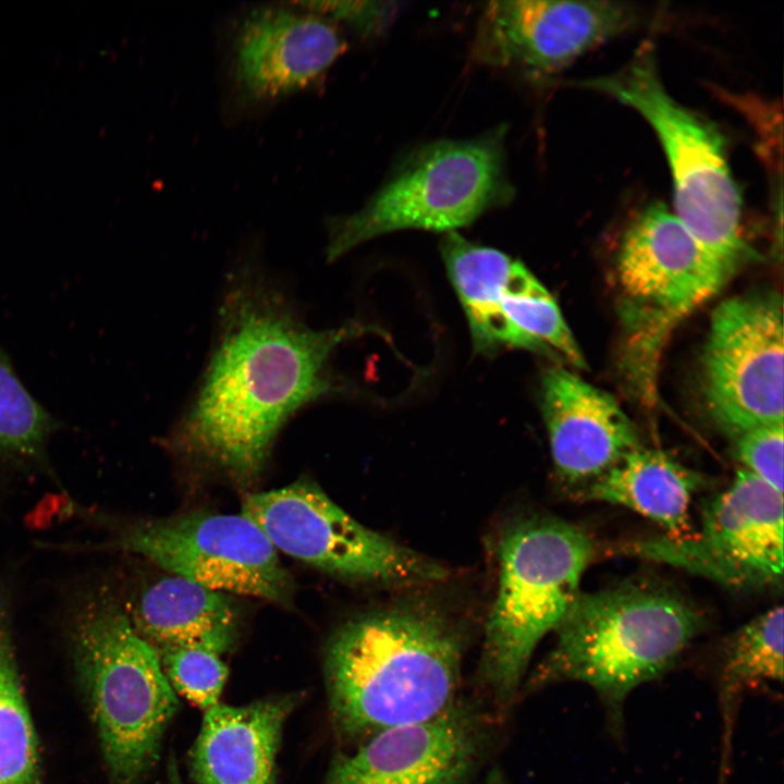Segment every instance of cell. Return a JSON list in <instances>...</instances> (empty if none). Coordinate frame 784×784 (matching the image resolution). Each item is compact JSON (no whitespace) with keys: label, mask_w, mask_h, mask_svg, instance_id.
I'll list each match as a JSON object with an SVG mask.
<instances>
[{"label":"cell","mask_w":784,"mask_h":784,"mask_svg":"<svg viewBox=\"0 0 784 784\" xmlns=\"http://www.w3.org/2000/svg\"><path fill=\"white\" fill-rule=\"evenodd\" d=\"M351 331L311 328L278 282L237 269L175 446L236 478L255 476L290 418L333 391L331 354Z\"/></svg>","instance_id":"1"},{"label":"cell","mask_w":784,"mask_h":784,"mask_svg":"<svg viewBox=\"0 0 784 784\" xmlns=\"http://www.w3.org/2000/svg\"><path fill=\"white\" fill-rule=\"evenodd\" d=\"M463 653L461 629L427 601L346 622L331 637L323 664L336 734L356 746L443 713L461 698Z\"/></svg>","instance_id":"2"},{"label":"cell","mask_w":784,"mask_h":784,"mask_svg":"<svg viewBox=\"0 0 784 784\" xmlns=\"http://www.w3.org/2000/svg\"><path fill=\"white\" fill-rule=\"evenodd\" d=\"M702 628L700 612L661 584L634 580L580 591L526 689L586 684L617 728L628 695L670 671Z\"/></svg>","instance_id":"3"},{"label":"cell","mask_w":784,"mask_h":784,"mask_svg":"<svg viewBox=\"0 0 784 784\" xmlns=\"http://www.w3.org/2000/svg\"><path fill=\"white\" fill-rule=\"evenodd\" d=\"M596 554L587 531L555 517L524 518L502 532L478 671L494 708L505 710L517 697L534 651L562 623Z\"/></svg>","instance_id":"4"},{"label":"cell","mask_w":784,"mask_h":784,"mask_svg":"<svg viewBox=\"0 0 784 784\" xmlns=\"http://www.w3.org/2000/svg\"><path fill=\"white\" fill-rule=\"evenodd\" d=\"M71 639L110 774L118 784H137L159 758L177 695L156 649L105 592L78 604Z\"/></svg>","instance_id":"5"},{"label":"cell","mask_w":784,"mask_h":784,"mask_svg":"<svg viewBox=\"0 0 784 784\" xmlns=\"http://www.w3.org/2000/svg\"><path fill=\"white\" fill-rule=\"evenodd\" d=\"M506 126L471 139H443L413 150L357 211L327 222L328 261L379 235L405 229L455 232L507 205Z\"/></svg>","instance_id":"6"},{"label":"cell","mask_w":784,"mask_h":784,"mask_svg":"<svg viewBox=\"0 0 784 784\" xmlns=\"http://www.w3.org/2000/svg\"><path fill=\"white\" fill-rule=\"evenodd\" d=\"M635 109L656 132L671 169L675 216L731 275L747 255L742 196L716 126L677 102L660 78L653 45L644 42L620 70L578 83Z\"/></svg>","instance_id":"7"},{"label":"cell","mask_w":784,"mask_h":784,"mask_svg":"<svg viewBox=\"0 0 784 784\" xmlns=\"http://www.w3.org/2000/svg\"><path fill=\"white\" fill-rule=\"evenodd\" d=\"M241 513L277 551L341 578L411 586L448 574L436 561L358 523L309 480L249 494Z\"/></svg>","instance_id":"8"},{"label":"cell","mask_w":784,"mask_h":784,"mask_svg":"<svg viewBox=\"0 0 784 784\" xmlns=\"http://www.w3.org/2000/svg\"><path fill=\"white\" fill-rule=\"evenodd\" d=\"M139 554L174 576L209 589L287 605L293 584L277 549L244 514L192 512L130 524L110 541L84 549Z\"/></svg>","instance_id":"9"},{"label":"cell","mask_w":784,"mask_h":784,"mask_svg":"<svg viewBox=\"0 0 784 784\" xmlns=\"http://www.w3.org/2000/svg\"><path fill=\"white\" fill-rule=\"evenodd\" d=\"M622 550L738 590L781 586L783 493L742 468L706 503L696 534L647 538Z\"/></svg>","instance_id":"10"},{"label":"cell","mask_w":784,"mask_h":784,"mask_svg":"<svg viewBox=\"0 0 784 784\" xmlns=\"http://www.w3.org/2000/svg\"><path fill=\"white\" fill-rule=\"evenodd\" d=\"M783 341L775 294L736 296L713 311L702 387L708 412L727 433L783 424Z\"/></svg>","instance_id":"11"},{"label":"cell","mask_w":784,"mask_h":784,"mask_svg":"<svg viewBox=\"0 0 784 784\" xmlns=\"http://www.w3.org/2000/svg\"><path fill=\"white\" fill-rule=\"evenodd\" d=\"M627 319L645 322V339L708 301L731 274L663 203L642 210L625 232L617 259Z\"/></svg>","instance_id":"12"},{"label":"cell","mask_w":784,"mask_h":784,"mask_svg":"<svg viewBox=\"0 0 784 784\" xmlns=\"http://www.w3.org/2000/svg\"><path fill=\"white\" fill-rule=\"evenodd\" d=\"M491 714L460 698L438 716L338 752L323 784H469L492 738Z\"/></svg>","instance_id":"13"},{"label":"cell","mask_w":784,"mask_h":784,"mask_svg":"<svg viewBox=\"0 0 784 784\" xmlns=\"http://www.w3.org/2000/svg\"><path fill=\"white\" fill-rule=\"evenodd\" d=\"M636 20V11L621 2L491 1L479 17L471 54L481 64L550 75Z\"/></svg>","instance_id":"14"},{"label":"cell","mask_w":784,"mask_h":784,"mask_svg":"<svg viewBox=\"0 0 784 784\" xmlns=\"http://www.w3.org/2000/svg\"><path fill=\"white\" fill-rule=\"evenodd\" d=\"M234 78L245 99H275L311 84L345 51L332 21L279 7L252 10L234 39Z\"/></svg>","instance_id":"15"},{"label":"cell","mask_w":784,"mask_h":784,"mask_svg":"<svg viewBox=\"0 0 784 784\" xmlns=\"http://www.w3.org/2000/svg\"><path fill=\"white\" fill-rule=\"evenodd\" d=\"M540 407L555 471L568 486H583L640 446L616 400L561 366L543 373Z\"/></svg>","instance_id":"16"},{"label":"cell","mask_w":784,"mask_h":784,"mask_svg":"<svg viewBox=\"0 0 784 784\" xmlns=\"http://www.w3.org/2000/svg\"><path fill=\"white\" fill-rule=\"evenodd\" d=\"M296 698L280 696L248 705L218 702L207 711L189 751L196 784H275V759Z\"/></svg>","instance_id":"17"},{"label":"cell","mask_w":784,"mask_h":784,"mask_svg":"<svg viewBox=\"0 0 784 784\" xmlns=\"http://www.w3.org/2000/svg\"><path fill=\"white\" fill-rule=\"evenodd\" d=\"M703 477L662 451L636 448L578 487L584 501L624 506L652 520L664 536L688 535L690 506Z\"/></svg>","instance_id":"18"},{"label":"cell","mask_w":784,"mask_h":784,"mask_svg":"<svg viewBox=\"0 0 784 784\" xmlns=\"http://www.w3.org/2000/svg\"><path fill=\"white\" fill-rule=\"evenodd\" d=\"M134 624L155 649L191 648L221 656L235 644L238 615L229 595L173 575L143 592Z\"/></svg>","instance_id":"19"},{"label":"cell","mask_w":784,"mask_h":784,"mask_svg":"<svg viewBox=\"0 0 784 784\" xmlns=\"http://www.w3.org/2000/svg\"><path fill=\"white\" fill-rule=\"evenodd\" d=\"M440 249L467 317L475 348L481 353L519 348L501 310L503 285L514 259L498 249L469 242L457 232L446 233Z\"/></svg>","instance_id":"20"},{"label":"cell","mask_w":784,"mask_h":784,"mask_svg":"<svg viewBox=\"0 0 784 784\" xmlns=\"http://www.w3.org/2000/svg\"><path fill=\"white\" fill-rule=\"evenodd\" d=\"M501 310L519 348L553 356L577 368L586 367L555 299L518 260H513L504 282Z\"/></svg>","instance_id":"21"},{"label":"cell","mask_w":784,"mask_h":784,"mask_svg":"<svg viewBox=\"0 0 784 784\" xmlns=\"http://www.w3.org/2000/svg\"><path fill=\"white\" fill-rule=\"evenodd\" d=\"M22 688L8 593L0 586V784H41L38 739Z\"/></svg>","instance_id":"22"},{"label":"cell","mask_w":784,"mask_h":784,"mask_svg":"<svg viewBox=\"0 0 784 784\" xmlns=\"http://www.w3.org/2000/svg\"><path fill=\"white\" fill-rule=\"evenodd\" d=\"M784 617L775 605L738 628L725 642L720 669L724 701L750 688L782 683Z\"/></svg>","instance_id":"23"},{"label":"cell","mask_w":784,"mask_h":784,"mask_svg":"<svg viewBox=\"0 0 784 784\" xmlns=\"http://www.w3.org/2000/svg\"><path fill=\"white\" fill-rule=\"evenodd\" d=\"M52 429L49 414L0 353V455L36 456Z\"/></svg>","instance_id":"24"},{"label":"cell","mask_w":784,"mask_h":784,"mask_svg":"<svg viewBox=\"0 0 784 784\" xmlns=\"http://www.w3.org/2000/svg\"><path fill=\"white\" fill-rule=\"evenodd\" d=\"M162 671L176 695L207 711L219 702L228 677L220 656L200 649H156Z\"/></svg>","instance_id":"25"},{"label":"cell","mask_w":784,"mask_h":784,"mask_svg":"<svg viewBox=\"0 0 784 784\" xmlns=\"http://www.w3.org/2000/svg\"><path fill=\"white\" fill-rule=\"evenodd\" d=\"M783 429V424L767 425L735 437V453L744 469L782 493Z\"/></svg>","instance_id":"26"},{"label":"cell","mask_w":784,"mask_h":784,"mask_svg":"<svg viewBox=\"0 0 784 784\" xmlns=\"http://www.w3.org/2000/svg\"><path fill=\"white\" fill-rule=\"evenodd\" d=\"M294 4L299 10L346 24L364 36L381 33L396 11L393 2L383 1H299Z\"/></svg>","instance_id":"27"},{"label":"cell","mask_w":784,"mask_h":784,"mask_svg":"<svg viewBox=\"0 0 784 784\" xmlns=\"http://www.w3.org/2000/svg\"><path fill=\"white\" fill-rule=\"evenodd\" d=\"M168 784H184L180 777L176 762L173 758L170 759L168 764Z\"/></svg>","instance_id":"28"},{"label":"cell","mask_w":784,"mask_h":784,"mask_svg":"<svg viewBox=\"0 0 784 784\" xmlns=\"http://www.w3.org/2000/svg\"><path fill=\"white\" fill-rule=\"evenodd\" d=\"M487 784H509V782L502 772L493 770L488 776Z\"/></svg>","instance_id":"29"}]
</instances>
